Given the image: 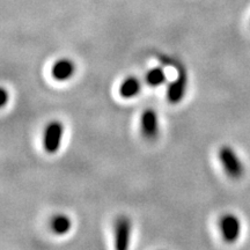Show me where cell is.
Instances as JSON below:
<instances>
[{"label": "cell", "mask_w": 250, "mask_h": 250, "mask_svg": "<svg viewBox=\"0 0 250 250\" xmlns=\"http://www.w3.org/2000/svg\"><path fill=\"white\" fill-rule=\"evenodd\" d=\"M72 228V220L66 214H55L50 220V229L56 235L62 236L67 234Z\"/></svg>", "instance_id": "obj_9"}, {"label": "cell", "mask_w": 250, "mask_h": 250, "mask_svg": "<svg viewBox=\"0 0 250 250\" xmlns=\"http://www.w3.org/2000/svg\"><path fill=\"white\" fill-rule=\"evenodd\" d=\"M74 73H76V64L68 58L58 59L51 67V77L59 83L70 80Z\"/></svg>", "instance_id": "obj_6"}, {"label": "cell", "mask_w": 250, "mask_h": 250, "mask_svg": "<svg viewBox=\"0 0 250 250\" xmlns=\"http://www.w3.org/2000/svg\"><path fill=\"white\" fill-rule=\"evenodd\" d=\"M64 136V125L59 121H52L46 124L43 131L42 144L48 154H56L62 146Z\"/></svg>", "instance_id": "obj_2"}, {"label": "cell", "mask_w": 250, "mask_h": 250, "mask_svg": "<svg viewBox=\"0 0 250 250\" xmlns=\"http://www.w3.org/2000/svg\"><path fill=\"white\" fill-rule=\"evenodd\" d=\"M218 158L228 177L232 180L241 179L245 174V165L240 160L239 155L236 154L233 147L228 145L221 146L219 148Z\"/></svg>", "instance_id": "obj_1"}, {"label": "cell", "mask_w": 250, "mask_h": 250, "mask_svg": "<svg viewBox=\"0 0 250 250\" xmlns=\"http://www.w3.org/2000/svg\"><path fill=\"white\" fill-rule=\"evenodd\" d=\"M132 234V223L126 215H120L115 221L114 226V240L115 248L118 250H125L129 248Z\"/></svg>", "instance_id": "obj_3"}, {"label": "cell", "mask_w": 250, "mask_h": 250, "mask_svg": "<svg viewBox=\"0 0 250 250\" xmlns=\"http://www.w3.org/2000/svg\"><path fill=\"white\" fill-rule=\"evenodd\" d=\"M166 81V72L161 67H153L145 76V83L151 87L164 85Z\"/></svg>", "instance_id": "obj_10"}, {"label": "cell", "mask_w": 250, "mask_h": 250, "mask_svg": "<svg viewBox=\"0 0 250 250\" xmlns=\"http://www.w3.org/2000/svg\"><path fill=\"white\" fill-rule=\"evenodd\" d=\"M219 230L227 243L235 242L241 235V221L235 214H224L219 219Z\"/></svg>", "instance_id": "obj_4"}, {"label": "cell", "mask_w": 250, "mask_h": 250, "mask_svg": "<svg viewBox=\"0 0 250 250\" xmlns=\"http://www.w3.org/2000/svg\"><path fill=\"white\" fill-rule=\"evenodd\" d=\"M140 131L147 140H154L160 132V122L159 116L153 109H146L140 117Z\"/></svg>", "instance_id": "obj_5"}, {"label": "cell", "mask_w": 250, "mask_h": 250, "mask_svg": "<svg viewBox=\"0 0 250 250\" xmlns=\"http://www.w3.org/2000/svg\"><path fill=\"white\" fill-rule=\"evenodd\" d=\"M142 90V83L138 78L127 77L122 81L118 93L123 99H133Z\"/></svg>", "instance_id": "obj_8"}, {"label": "cell", "mask_w": 250, "mask_h": 250, "mask_svg": "<svg viewBox=\"0 0 250 250\" xmlns=\"http://www.w3.org/2000/svg\"><path fill=\"white\" fill-rule=\"evenodd\" d=\"M9 94L5 88H1V95H0V99H1V107H5L8 102Z\"/></svg>", "instance_id": "obj_11"}, {"label": "cell", "mask_w": 250, "mask_h": 250, "mask_svg": "<svg viewBox=\"0 0 250 250\" xmlns=\"http://www.w3.org/2000/svg\"><path fill=\"white\" fill-rule=\"evenodd\" d=\"M188 79L184 73H180V76L169 83L167 88V99L173 104H177L182 101L187 93Z\"/></svg>", "instance_id": "obj_7"}]
</instances>
